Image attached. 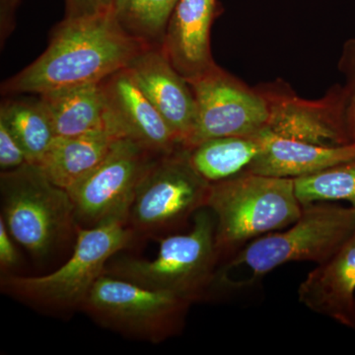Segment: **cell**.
Here are the masks:
<instances>
[{"instance_id": "cell-25", "label": "cell", "mask_w": 355, "mask_h": 355, "mask_svg": "<svg viewBox=\"0 0 355 355\" xmlns=\"http://www.w3.org/2000/svg\"><path fill=\"white\" fill-rule=\"evenodd\" d=\"M113 0H65V18L89 17L112 10Z\"/></svg>"}, {"instance_id": "cell-21", "label": "cell", "mask_w": 355, "mask_h": 355, "mask_svg": "<svg viewBox=\"0 0 355 355\" xmlns=\"http://www.w3.org/2000/svg\"><path fill=\"white\" fill-rule=\"evenodd\" d=\"M179 0H113L112 11L128 36L147 46H162Z\"/></svg>"}, {"instance_id": "cell-14", "label": "cell", "mask_w": 355, "mask_h": 355, "mask_svg": "<svg viewBox=\"0 0 355 355\" xmlns=\"http://www.w3.org/2000/svg\"><path fill=\"white\" fill-rule=\"evenodd\" d=\"M216 6V0H179L170 18L161 50L187 81L216 65L210 51Z\"/></svg>"}, {"instance_id": "cell-19", "label": "cell", "mask_w": 355, "mask_h": 355, "mask_svg": "<svg viewBox=\"0 0 355 355\" xmlns=\"http://www.w3.org/2000/svg\"><path fill=\"white\" fill-rule=\"evenodd\" d=\"M263 130L254 135L205 140L187 149L191 165L210 184L242 174L263 150Z\"/></svg>"}, {"instance_id": "cell-7", "label": "cell", "mask_w": 355, "mask_h": 355, "mask_svg": "<svg viewBox=\"0 0 355 355\" xmlns=\"http://www.w3.org/2000/svg\"><path fill=\"white\" fill-rule=\"evenodd\" d=\"M193 304L176 294L104 275L91 289L81 310L103 328L160 343L181 333Z\"/></svg>"}, {"instance_id": "cell-16", "label": "cell", "mask_w": 355, "mask_h": 355, "mask_svg": "<svg viewBox=\"0 0 355 355\" xmlns=\"http://www.w3.org/2000/svg\"><path fill=\"white\" fill-rule=\"evenodd\" d=\"M263 135V150L248 172L296 179L355 160V142L340 146H316L277 137L268 127Z\"/></svg>"}, {"instance_id": "cell-9", "label": "cell", "mask_w": 355, "mask_h": 355, "mask_svg": "<svg viewBox=\"0 0 355 355\" xmlns=\"http://www.w3.org/2000/svg\"><path fill=\"white\" fill-rule=\"evenodd\" d=\"M158 156L132 140H114L101 162L67 191L78 226L93 227L110 220L128 223L140 182Z\"/></svg>"}, {"instance_id": "cell-10", "label": "cell", "mask_w": 355, "mask_h": 355, "mask_svg": "<svg viewBox=\"0 0 355 355\" xmlns=\"http://www.w3.org/2000/svg\"><path fill=\"white\" fill-rule=\"evenodd\" d=\"M188 83L195 96L196 118L184 148L217 137L254 135L268 127L270 114L263 95L216 64Z\"/></svg>"}, {"instance_id": "cell-26", "label": "cell", "mask_w": 355, "mask_h": 355, "mask_svg": "<svg viewBox=\"0 0 355 355\" xmlns=\"http://www.w3.org/2000/svg\"><path fill=\"white\" fill-rule=\"evenodd\" d=\"M13 237L9 233L3 219L0 217V268L2 275L10 273L19 261V254L13 243Z\"/></svg>"}, {"instance_id": "cell-24", "label": "cell", "mask_w": 355, "mask_h": 355, "mask_svg": "<svg viewBox=\"0 0 355 355\" xmlns=\"http://www.w3.org/2000/svg\"><path fill=\"white\" fill-rule=\"evenodd\" d=\"M27 163L30 162L24 149L6 123L0 120V169L10 171Z\"/></svg>"}, {"instance_id": "cell-22", "label": "cell", "mask_w": 355, "mask_h": 355, "mask_svg": "<svg viewBox=\"0 0 355 355\" xmlns=\"http://www.w3.org/2000/svg\"><path fill=\"white\" fill-rule=\"evenodd\" d=\"M301 205L345 200L355 209V160L334 166L309 176L294 179Z\"/></svg>"}, {"instance_id": "cell-20", "label": "cell", "mask_w": 355, "mask_h": 355, "mask_svg": "<svg viewBox=\"0 0 355 355\" xmlns=\"http://www.w3.org/2000/svg\"><path fill=\"white\" fill-rule=\"evenodd\" d=\"M6 123L23 147L30 163L38 164L57 135L41 99L6 100L0 107Z\"/></svg>"}, {"instance_id": "cell-17", "label": "cell", "mask_w": 355, "mask_h": 355, "mask_svg": "<svg viewBox=\"0 0 355 355\" xmlns=\"http://www.w3.org/2000/svg\"><path fill=\"white\" fill-rule=\"evenodd\" d=\"M57 137L106 130V104L100 83L79 84L39 94Z\"/></svg>"}, {"instance_id": "cell-11", "label": "cell", "mask_w": 355, "mask_h": 355, "mask_svg": "<svg viewBox=\"0 0 355 355\" xmlns=\"http://www.w3.org/2000/svg\"><path fill=\"white\" fill-rule=\"evenodd\" d=\"M106 104V130L156 154L182 147L163 116L135 83L128 67L100 83Z\"/></svg>"}, {"instance_id": "cell-18", "label": "cell", "mask_w": 355, "mask_h": 355, "mask_svg": "<svg viewBox=\"0 0 355 355\" xmlns=\"http://www.w3.org/2000/svg\"><path fill=\"white\" fill-rule=\"evenodd\" d=\"M116 139L108 130L57 137L38 165L53 184L69 191L101 162Z\"/></svg>"}, {"instance_id": "cell-6", "label": "cell", "mask_w": 355, "mask_h": 355, "mask_svg": "<svg viewBox=\"0 0 355 355\" xmlns=\"http://www.w3.org/2000/svg\"><path fill=\"white\" fill-rule=\"evenodd\" d=\"M1 218L16 242L44 258L76 233V209L69 191L27 163L0 174Z\"/></svg>"}, {"instance_id": "cell-15", "label": "cell", "mask_w": 355, "mask_h": 355, "mask_svg": "<svg viewBox=\"0 0 355 355\" xmlns=\"http://www.w3.org/2000/svg\"><path fill=\"white\" fill-rule=\"evenodd\" d=\"M297 294L308 309L355 329V232L306 277Z\"/></svg>"}, {"instance_id": "cell-4", "label": "cell", "mask_w": 355, "mask_h": 355, "mask_svg": "<svg viewBox=\"0 0 355 355\" xmlns=\"http://www.w3.org/2000/svg\"><path fill=\"white\" fill-rule=\"evenodd\" d=\"M355 232V209L315 202L303 207L302 214L288 229L268 233L248 243L218 270H241L243 277L231 289L250 286L268 272L291 261L330 260Z\"/></svg>"}, {"instance_id": "cell-3", "label": "cell", "mask_w": 355, "mask_h": 355, "mask_svg": "<svg viewBox=\"0 0 355 355\" xmlns=\"http://www.w3.org/2000/svg\"><path fill=\"white\" fill-rule=\"evenodd\" d=\"M207 207L216 218L220 260L230 258L254 238L292 225L303 210L294 179L248 171L211 184Z\"/></svg>"}, {"instance_id": "cell-5", "label": "cell", "mask_w": 355, "mask_h": 355, "mask_svg": "<svg viewBox=\"0 0 355 355\" xmlns=\"http://www.w3.org/2000/svg\"><path fill=\"white\" fill-rule=\"evenodd\" d=\"M158 242L154 260L123 258L109 261L105 275L176 294L193 303L202 300L216 286L220 261L211 210H198L189 232L163 236Z\"/></svg>"}, {"instance_id": "cell-12", "label": "cell", "mask_w": 355, "mask_h": 355, "mask_svg": "<svg viewBox=\"0 0 355 355\" xmlns=\"http://www.w3.org/2000/svg\"><path fill=\"white\" fill-rule=\"evenodd\" d=\"M268 106V128L275 135L321 146L352 144L345 125L340 85L318 101L272 91L261 93Z\"/></svg>"}, {"instance_id": "cell-13", "label": "cell", "mask_w": 355, "mask_h": 355, "mask_svg": "<svg viewBox=\"0 0 355 355\" xmlns=\"http://www.w3.org/2000/svg\"><path fill=\"white\" fill-rule=\"evenodd\" d=\"M128 69L184 147L196 118V100L190 83L159 46L142 51Z\"/></svg>"}, {"instance_id": "cell-8", "label": "cell", "mask_w": 355, "mask_h": 355, "mask_svg": "<svg viewBox=\"0 0 355 355\" xmlns=\"http://www.w3.org/2000/svg\"><path fill=\"white\" fill-rule=\"evenodd\" d=\"M210 186L191 165L184 147L158 156L137 188L128 225L137 236L157 239L178 230L207 207Z\"/></svg>"}, {"instance_id": "cell-2", "label": "cell", "mask_w": 355, "mask_h": 355, "mask_svg": "<svg viewBox=\"0 0 355 355\" xmlns=\"http://www.w3.org/2000/svg\"><path fill=\"white\" fill-rule=\"evenodd\" d=\"M135 237L125 221L78 226L76 246L64 265L42 277L2 275L0 287L6 295L43 312L60 314L81 310L91 289L105 275L110 260L130 247Z\"/></svg>"}, {"instance_id": "cell-23", "label": "cell", "mask_w": 355, "mask_h": 355, "mask_svg": "<svg viewBox=\"0 0 355 355\" xmlns=\"http://www.w3.org/2000/svg\"><path fill=\"white\" fill-rule=\"evenodd\" d=\"M338 70L345 78L342 87L345 125L355 141V38L347 40L338 60Z\"/></svg>"}, {"instance_id": "cell-1", "label": "cell", "mask_w": 355, "mask_h": 355, "mask_svg": "<svg viewBox=\"0 0 355 355\" xmlns=\"http://www.w3.org/2000/svg\"><path fill=\"white\" fill-rule=\"evenodd\" d=\"M148 46L121 29L113 11L67 19L53 30L46 50L31 64L2 84L4 95L100 83L125 69Z\"/></svg>"}]
</instances>
